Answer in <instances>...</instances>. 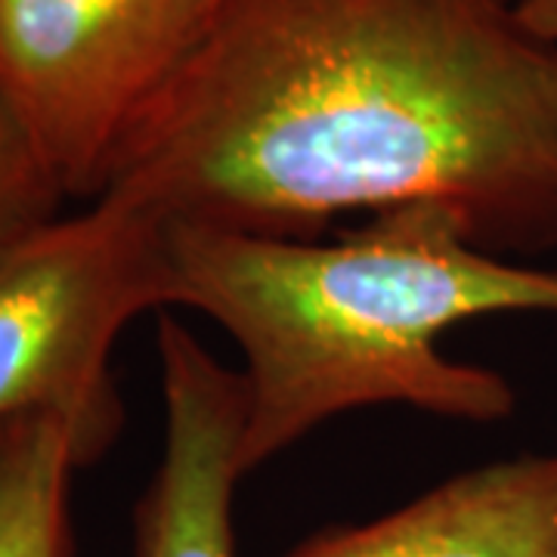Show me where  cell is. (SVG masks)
Instances as JSON below:
<instances>
[{"mask_svg": "<svg viewBox=\"0 0 557 557\" xmlns=\"http://www.w3.org/2000/svg\"><path fill=\"white\" fill-rule=\"evenodd\" d=\"M100 196L159 230L298 239L431 201L493 255L548 251L557 47L518 0H218Z\"/></svg>", "mask_w": 557, "mask_h": 557, "instance_id": "6da1fadb", "label": "cell"}, {"mask_svg": "<svg viewBox=\"0 0 557 557\" xmlns=\"http://www.w3.org/2000/svg\"><path fill=\"white\" fill-rule=\"evenodd\" d=\"M161 242L171 307L218 322L239 347L245 474L366 406L502 421L511 384L446 357L440 335L496 313L557 317V270L480 248L453 208L431 201L332 242L214 226H171Z\"/></svg>", "mask_w": 557, "mask_h": 557, "instance_id": "7a4b0ae2", "label": "cell"}, {"mask_svg": "<svg viewBox=\"0 0 557 557\" xmlns=\"http://www.w3.org/2000/svg\"><path fill=\"white\" fill-rule=\"evenodd\" d=\"M171 307L161 230L112 199L53 220L0 263V428L62 418L81 461L121 428L112 350L146 310Z\"/></svg>", "mask_w": 557, "mask_h": 557, "instance_id": "3957f363", "label": "cell"}, {"mask_svg": "<svg viewBox=\"0 0 557 557\" xmlns=\"http://www.w3.org/2000/svg\"><path fill=\"white\" fill-rule=\"evenodd\" d=\"M218 0H0V94L69 199H97Z\"/></svg>", "mask_w": 557, "mask_h": 557, "instance_id": "277c9868", "label": "cell"}, {"mask_svg": "<svg viewBox=\"0 0 557 557\" xmlns=\"http://www.w3.org/2000/svg\"><path fill=\"white\" fill-rule=\"evenodd\" d=\"M164 449L139 505V557H233V493L245 478V387L199 338L159 319Z\"/></svg>", "mask_w": 557, "mask_h": 557, "instance_id": "5b68a950", "label": "cell"}, {"mask_svg": "<svg viewBox=\"0 0 557 557\" xmlns=\"http://www.w3.org/2000/svg\"><path fill=\"white\" fill-rule=\"evenodd\" d=\"M285 557H557V456L471 468L391 515L319 533Z\"/></svg>", "mask_w": 557, "mask_h": 557, "instance_id": "8992f818", "label": "cell"}, {"mask_svg": "<svg viewBox=\"0 0 557 557\" xmlns=\"http://www.w3.org/2000/svg\"><path fill=\"white\" fill-rule=\"evenodd\" d=\"M81 461L57 416L0 428V557H69V483Z\"/></svg>", "mask_w": 557, "mask_h": 557, "instance_id": "52a82bcc", "label": "cell"}, {"mask_svg": "<svg viewBox=\"0 0 557 557\" xmlns=\"http://www.w3.org/2000/svg\"><path fill=\"white\" fill-rule=\"evenodd\" d=\"M62 199L60 180L0 94V263L62 218Z\"/></svg>", "mask_w": 557, "mask_h": 557, "instance_id": "ba28073f", "label": "cell"}, {"mask_svg": "<svg viewBox=\"0 0 557 557\" xmlns=\"http://www.w3.org/2000/svg\"><path fill=\"white\" fill-rule=\"evenodd\" d=\"M518 13L539 40L557 47V0H518Z\"/></svg>", "mask_w": 557, "mask_h": 557, "instance_id": "9c48e42d", "label": "cell"}]
</instances>
